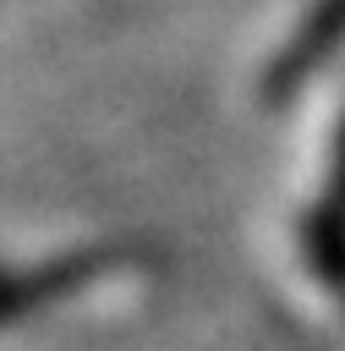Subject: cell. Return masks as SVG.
Masks as SVG:
<instances>
[{
	"instance_id": "6da1fadb",
	"label": "cell",
	"mask_w": 345,
	"mask_h": 351,
	"mask_svg": "<svg viewBox=\"0 0 345 351\" xmlns=\"http://www.w3.org/2000/svg\"><path fill=\"white\" fill-rule=\"evenodd\" d=\"M115 269H131V252H77V258H55L44 269H0V324L27 318L49 302H66V296L110 280Z\"/></svg>"
},
{
	"instance_id": "3957f363",
	"label": "cell",
	"mask_w": 345,
	"mask_h": 351,
	"mask_svg": "<svg viewBox=\"0 0 345 351\" xmlns=\"http://www.w3.org/2000/svg\"><path fill=\"white\" fill-rule=\"evenodd\" d=\"M307 263L334 291H345V132H340V154H334V181L307 219Z\"/></svg>"
},
{
	"instance_id": "7a4b0ae2",
	"label": "cell",
	"mask_w": 345,
	"mask_h": 351,
	"mask_svg": "<svg viewBox=\"0 0 345 351\" xmlns=\"http://www.w3.org/2000/svg\"><path fill=\"white\" fill-rule=\"evenodd\" d=\"M340 44H345V0H312V11L301 16V27L290 33V44L279 49V60L268 66L263 99H268V104H285Z\"/></svg>"
}]
</instances>
